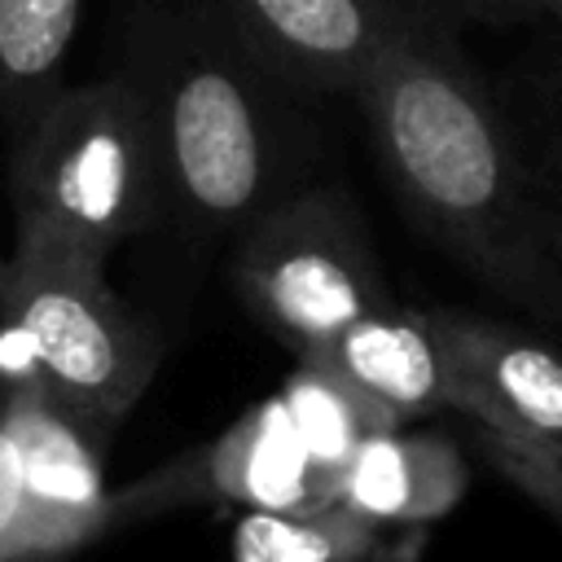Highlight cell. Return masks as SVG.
I'll return each mask as SVG.
<instances>
[{
  "label": "cell",
  "instance_id": "cell-14",
  "mask_svg": "<svg viewBox=\"0 0 562 562\" xmlns=\"http://www.w3.org/2000/svg\"><path fill=\"white\" fill-rule=\"evenodd\" d=\"M378 527L338 501L303 514L241 509L233 522V562H364Z\"/></svg>",
  "mask_w": 562,
  "mask_h": 562
},
{
  "label": "cell",
  "instance_id": "cell-16",
  "mask_svg": "<svg viewBox=\"0 0 562 562\" xmlns=\"http://www.w3.org/2000/svg\"><path fill=\"white\" fill-rule=\"evenodd\" d=\"M492 465L527 496L536 501L553 522H562V452H509L496 443H483Z\"/></svg>",
  "mask_w": 562,
  "mask_h": 562
},
{
  "label": "cell",
  "instance_id": "cell-3",
  "mask_svg": "<svg viewBox=\"0 0 562 562\" xmlns=\"http://www.w3.org/2000/svg\"><path fill=\"white\" fill-rule=\"evenodd\" d=\"M13 136V241L105 263L123 241L162 228L154 119L127 61L105 79L61 83Z\"/></svg>",
  "mask_w": 562,
  "mask_h": 562
},
{
  "label": "cell",
  "instance_id": "cell-15",
  "mask_svg": "<svg viewBox=\"0 0 562 562\" xmlns=\"http://www.w3.org/2000/svg\"><path fill=\"white\" fill-rule=\"evenodd\" d=\"M0 562H53L26 487L22 448L4 422V408H0Z\"/></svg>",
  "mask_w": 562,
  "mask_h": 562
},
{
  "label": "cell",
  "instance_id": "cell-11",
  "mask_svg": "<svg viewBox=\"0 0 562 562\" xmlns=\"http://www.w3.org/2000/svg\"><path fill=\"white\" fill-rule=\"evenodd\" d=\"M206 483L220 501L268 514H303L334 501V483L294 435L281 395L255 404L211 443Z\"/></svg>",
  "mask_w": 562,
  "mask_h": 562
},
{
  "label": "cell",
  "instance_id": "cell-13",
  "mask_svg": "<svg viewBox=\"0 0 562 562\" xmlns=\"http://www.w3.org/2000/svg\"><path fill=\"white\" fill-rule=\"evenodd\" d=\"M277 395L285 404L294 435L303 439L312 461L329 474V483L369 435H378L386 426H404L386 408H378L373 400H364L360 391H351L342 378H334L325 364H316L307 356L299 360V369L285 378V386Z\"/></svg>",
  "mask_w": 562,
  "mask_h": 562
},
{
  "label": "cell",
  "instance_id": "cell-17",
  "mask_svg": "<svg viewBox=\"0 0 562 562\" xmlns=\"http://www.w3.org/2000/svg\"><path fill=\"white\" fill-rule=\"evenodd\" d=\"M527 145V140H522ZM527 158H531V171H536V184H540V198H544V215H549V228H553V241L562 250V83H558V97L549 105V127H544V149H531L527 145Z\"/></svg>",
  "mask_w": 562,
  "mask_h": 562
},
{
  "label": "cell",
  "instance_id": "cell-8",
  "mask_svg": "<svg viewBox=\"0 0 562 562\" xmlns=\"http://www.w3.org/2000/svg\"><path fill=\"white\" fill-rule=\"evenodd\" d=\"M4 422L22 448L26 487L40 514V531L48 558H66L88 544L114 514V496L105 492V452L110 439L57 404L31 373H13L0 386Z\"/></svg>",
  "mask_w": 562,
  "mask_h": 562
},
{
  "label": "cell",
  "instance_id": "cell-18",
  "mask_svg": "<svg viewBox=\"0 0 562 562\" xmlns=\"http://www.w3.org/2000/svg\"><path fill=\"white\" fill-rule=\"evenodd\" d=\"M544 18H553V22L562 26V0H549V4H544Z\"/></svg>",
  "mask_w": 562,
  "mask_h": 562
},
{
  "label": "cell",
  "instance_id": "cell-2",
  "mask_svg": "<svg viewBox=\"0 0 562 562\" xmlns=\"http://www.w3.org/2000/svg\"><path fill=\"white\" fill-rule=\"evenodd\" d=\"M123 61L154 119L162 228L198 246L237 241L312 184L307 92L263 66L215 0L136 13Z\"/></svg>",
  "mask_w": 562,
  "mask_h": 562
},
{
  "label": "cell",
  "instance_id": "cell-9",
  "mask_svg": "<svg viewBox=\"0 0 562 562\" xmlns=\"http://www.w3.org/2000/svg\"><path fill=\"white\" fill-rule=\"evenodd\" d=\"M307 360L325 364L334 378L386 408L395 422L452 408V369L435 307L417 312L391 299L369 316L351 321L334 342H325Z\"/></svg>",
  "mask_w": 562,
  "mask_h": 562
},
{
  "label": "cell",
  "instance_id": "cell-12",
  "mask_svg": "<svg viewBox=\"0 0 562 562\" xmlns=\"http://www.w3.org/2000/svg\"><path fill=\"white\" fill-rule=\"evenodd\" d=\"M83 0H0V119L22 132L61 88Z\"/></svg>",
  "mask_w": 562,
  "mask_h": 562
},
{
  "label": "cell",
  "instance_id": "cell-5",
  "mask_svg": "<svg viewBox=\"0 0 562 562\" xmlns=\"http://www.w3.org/2000/svg\"><path fill=\"white\" fill-rule=\"evenodd\" d=\"M246 307L294 351L312 356L351 321L391 303L360 206L334 184H303L259 215L233 250Z\"/></svg>",
  "mask_w": 562,
  "mask_h": 562
},
{
  "label": "cell",
  "instance_id": "cell-10",
  "mask_svg": "<svg viewBox=\"0 0 562 562\" xmlns=\"http://www.w3.org/2000/svg\"><path fill=\"white\" fill-rule=\"evenodd\" d=\"M465 483L470 470L443 435L386 426L334 474V501L369 527H413L443 518L465 496Z\"/></svg>",
  "mask_w": 562,
  "mask_h": 562
},
{
  "label": "cell",
  "instance_id": "cell-19",
  "mask_svg": "<svg viewBox=\"0 0 562 562\" xmlns=\"http://www.w3.org/2000/svg\"><path fill=\"white\" fill-rule=\"evenodd\" d=\"M518 4H527V9H540V13H544V4H549V0H518Z\"/></svg>",
  "mask_w": 562,
  "mask_h": 562
},
{
  "label": "cell",
  "instance_id": "cell-6",
  "mask_svg": "<svg viewBox=\"0 0 562 562\" xmlns=\"http://www.w3.org/2000/svg\"><path fill=\"white\" fill-rule=\"evenodd\" d=\"M452 413H465L483 443L509 452H562V347L509 321L435 307Z\"/></svg>",
  "mask_w": 562,
  "mask_h": 562
},
{
  "label": "cell",
  "instance_id": "cell-1",
  "mask_svg": "<svg viewBox=\"0 0 562 562\" xmlns=\"http://www.w3.org/2000/svg\"><path fill=\"white\" fill-rule=\"evenodd\" d=\"M351 97L413 224L457 268L562 338V250L522 132L448 22L413 0Z\"/></svg>",
  "mask_w": 562,
  "mask_h": 562
},
{
  "label": "cell",
  "instance_id": "cell-4",
  "mask_svg": "<svg viewBox=\"0 0 562 562\" xmlns=\"http://www.w3.org/2000/svg\"><path fill=\"white\" fill-rule=\"evenodd\" d=\"M0 325L57 404L105 439L145 395L162 338L105 281V263L48 241L0 259Z\"/></svg>",
  "mask_w": 562,
  "mask_h": 562
},
{
  "label": "cell",
  "instance_id": "cell-7",
  "mask_svg": "<svg viewBox=\"0 0 562 562\" xmlns=\"http://www.w3.org/2000/svg\"><path fill=\"white\" fill-rule=\"evenodd\" d=\"M237 40L285 83L356 92L413 0H215Z\"/></svg>",
  "mask_w": 562,
  "mask_h": 562
}]
</instances>
